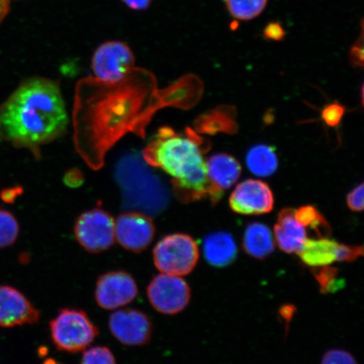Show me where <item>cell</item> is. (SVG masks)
Masks as SVG:
<instances>
[{
  "mask_svg": "<svg viewBox=\"0 0 364 364\" xmlns=\"http://www.w3.org/2000/svg\"><path fill=\"white\" fill-rule=\"evenodd\" d=\"M203 88L202 81L189 75L159 90L152 73L138 68L117 82L81 80L74 107L77 151L89 166L99 170L108 150L122 136L134 133L144 138L145 129L159 109H190L201 98Z\"/></svg>",
  "mask_w": 364,
  "mask_h": 364,
  "instance_id": "1",
  "label": "cell"
},
{
  "mask_svg": "<svg viewBox=\"0 0 364 364\" xmlns=\"http://www.w3.org/2000/svg\"><path fill=\"white\" fill-rule=\"evenodd\" d=\"M65 101L55 82L35 77L22 82L0 108L4 138L16 147L39 154L42 145L65 134Z\"/></svg>",
  "mask_w": 364,
  "mask_h": 364,
  "instance_id": "2",
  "label": "cell"
},
{
  "mask_svg": "<svg viewBox=\"0 0 364 364\" xmlns=\"http://www.w3.org/2000/svg\"><path fill=\"white\" fill-rule=\"evenodd\" d=\"M208 150L207 141L193 129L179 134L170 127H161L144 150L143 156L149 166L161 168L172 177L181 201L192 203L208 198L216 204L223 192L208 178L203 157Z\"/></svg>",
  "mask_w": 364,
  "mask_h": 364,
  "instance_id": "3",
  "label": "cell"
},
{
  "mask_svg": "<svg viewBox=\"0 0 364 364\" xmlns=\"http://www.w3.org/2000/svg\"><path fill=\"white\" fill-rule=\"evenodd\" d=\"M53 343L59 351H84L99 335V330L83 311L63 309L50 322Z\"/></svg>",
  "mask_w": 364,
  "mask_h": 364,
  "instance_id": "4",
  "label": "cell"
},
{
  "mask_svg": "<svg viewBox=\"0 0 364 364\" xmlns=\"http://www.w3.org/2000/svg\"><path fill=\"white\" fill-rule=\"evenodd\" d=\"M153 259L154 266L162 273L179 277L188 275L197 266L199 249L188 235H169L154 247Z\"/></svg>",
  "mask_w": 364,
  "mask_h": 364,
  "instance_id": "5",
  "label": "cell"
},
{
  "mask_svg": "<svg viewBox=\"0 0 364 364\" xmlns=\"http://www.w3.org/2000/svg\"><path fill=\"white\" fill-rule=\"evenodd\" d=\"M75 235L86 252H106L115 242V221L110 213L102 209H92L77 218Z\"/></svg>",
  "mask_w": 364,
  "mask_h": 364,
  "instance_id": "6",
  "label": "cell"
},
{
  "mask_svg": "<svg viewBox=\"0 0 364 364\" xmlns=\"http://www.w3.org/2000/svg\"><path fill=\"white\" fill-rule=\"evenodd\" d=\"M150 304L164 315L183 311L191 300V289L179 276L161 273L150 282L147 288Z\"/></svg>",
  "mask_w": 364,
  "mask_h": 364,
  "instance_id": "7",
  "label": "cell"
},
{
  "mask_svg": "<svg viewBox=\"0 0 364 364\" xmlns=\"http://www.w3.org/2000/svg\"><path fill=\"white\" fill-rule=\"evenodd\" d=\"M134 63V54L129 46L119 41H110L95 50L91 65L95 78L117 82L133 70Z\"/></svg>",
  "mask_w": 364,
  "mask_h": 364,
  "instance_id": "8",
  "label": "cell"
},
{
  "mask_svg": "<svg viewBox=\"0 0 364 364\" xmlns=\"http://www.w3.org/2000/svg\"><path fill=\"white\" fill-rule=\"evenodd\" d=\"M139 294L138 285L129 273L112 271L99 277L95 297L98 306L112 311L133 302Z\"/></svg>",
  "mask_w": 364,
  "mask_h": 364,
  "instance_id": "9",
  "label": "cell"
},
{
  "mask_svg": "<svg viewBox=\"0 0 364 364\" xmlns=\"http://www.w3.org/2000/svg\"><path fill=\"white\" fill-rule=\"evenodd\" d=\"M156 226L152 218L142 213H122L115 221V239L129 252H144L152 243Z\"/></svg>",
  "mask_w": 364,
  "mask_h": 364,
  "instance_id": "10",
  "label": "cell"
},
{
  "mask_svg": "<svg viewBox=\"0 0 364 364\" xmlns=\"http://www.w3.org/2000/svg\"><path fill=\"white\" fill-rule=\"evenodd\" d=\"M109 328L114 338L127 346L146 345L152 338V323L146 314L139 309H120L112 313Z\"/></svg>",
  "mask_w": 364,
  "mask_h": 364,
  "instance_id": "11",
  "label": "cell"
},
{
  "mask_svg": "<svg viewBox=\"0 0 364 364\" xmlns=\"http://www.w3.org/2000/svg\"><path fill=\"white\" fill-rule=\"evenodd\" d=\"M232 210L243 215H261L270 213L274 198L269 186L261 181L249 179L241 182L230 198Z\"/></svg>",
  "mask_w": 364,
  "mask_h": 364,
  "instance_id": "12",
  "label": "cell"
},
{
  "mask_svg": "<svg viewBox=\"0 0 364 364\" xmlns=\"http://www.w3.org/2000/svg\"><path fill=\"white\" fill-rule=\"evenodd\" d=\"M40 313L19 291L10 286H0V326L33 325Z\"/></svg>",
  "mask_w": 364,
  "mask_h": 364,
  "instance_id": "13",
  "label": "cell"
},
{
  "mask_svg": "<svg viewBox=\"0 0 364 364\" xmlns=\"http://www.w3.org/2000/svg\"><path fill=\"white\" fill-rule=\"evenodd\" d=\"M307 229L296 220L293 208L279 213L274 227L275 240L286 253H298L308 239Z\"/></svg>",
  "mask_w": 364,
  "mask_h": 364,
  "instance_id": "14",
  "label": "cell"
},
{
  "mask_svg": "<svg viewBox=\"0 0 364 364\" xmlns=\"http://www.w3.org/2000/svg\"><path fill=\"white\" fill-rule=\"evenodd\" d=\"M203 253L208 264L217 268H223L235 262L238 248L233 236L227 232L218 231L205 237Z\"/></svg>",
  "mask_w": 364,
  "mask_h": 364,
  "instance_id": "15",
  "label": "cell"
},
{
  "mask_svg": "<svg viewBox=\"0 0 364 364\" xmlns=\"http://www.w3.org/2000/svg\"><path fill=\"white\" fill-rule=\"evenodd\" d=\"M195 130L199 134L215 135L218 133L234 134L237 132L235 108L220 106L200 116L195 122Z\"/></svg>",
  "mask_w": 364,
  "mask_h": 364,
  "instance_id": "16",
  "label": "cell"
},
{
  "mask_svg": "<svg viewBox=\"0 0 364 364\" xmlns=\"http://www.w3.org/2000/svg\"><path fill=\"white\" fill-rule=\"evenodd\" d=\"M207 171L211 183L218 190L229 189L240 178L241 166L229 154H218L208 159Z\"/></svg>",
  "mask_w": 364,
  "mask_h": 364,
  "instance_id": "17",
  "label": "cell"
},
{
  "mask_svg": "<svg viewBox=\"0 0 364 364\" xmlns=\"http://www.w3.org/2000/svg\"><path fill=\"white\" fill-rule=\"evenodd\" d=\"M338 242L327 238L307 239L298 252L300 260L309 267L331 266L338 257Z\"/></svg>",
  "mask_w": 364,
  "mask_h": 364,
  "instance_id": "18",
  "label": "cell"
},
{
  "mask_svg": "<svg viewBox=\"0 0 364 364\" xmlns=\"http://www.w3.org/2000/svg\"><path fill=\"white\" fill-rule=\"evenodd\" d=\"M243 248L250 257L263 260L274 252V239L269 228L261 223H252L245 228Z\"/></svg>",
  "mask_w": 364,
  "mask_h": 364,
  "instance_id": "19",
  "label": "cell"
},
{
  "mask_svg": "<svg viewBox=\"0 0 364 364\" xmlns=\"http://www.w3.org/2000/svg\"><path fill=\"white\" fill-rule=\"evenodd\" d=\"M247 165L254 175L267 177L274 174L279 161L274 149L266 144H257L249 150Z\"/></svg>",
  "mask_w": 364,
  "mask_h": 364,
  "instance_id": "20",
  "label": "cell"
},
{
  "mask_svg": "<svg viewBox=\"0 0 364 364\" xmlns=\"http://www.w3.org/2000/svg\"><path fill=\"white\" fill-rule=\"evenodd\" d=\"M294 215L300 224L308 230H311L318 238H327L331 235V226L318 209L311 205L294 209Z\"/></svg>",
  "mask_w": 364,
  "mask_h": 364,
  "instance_id": "21",
  "label": "cell"
},
{
  "mask_svg": "<svg viewBox=\"0 0 364 364\" xmlns=\"http://www.w3.org/2000/svg\"><path fill=\"white\" fill-rule=\"evenodd\" d=\"M268 0H225L230 15L240 21H250L260 16Z\"/></svg>",
  "mask_w": 364,
  "mask_h": 364,
  "instance_id": "22",
  "label": "cell"
},
{
  "mask_svg": "<svg viewBox=\"0 0 364 364\" xmlns=\"http://www.w3.org/2000/svg\"><path fill=\"white\" fill-rule=\"evenodd\" d=\"M311 270L322 294L336 293L344 288V279L339 277L338 268L325 266L314 267Z\"/></svg>",
  "mask_w": 364,
  "mask_h": 364,
  "instance_id": "23",
  "label": "cell"
},
{
  "mask_svg": "<svg viewBox=\"0 0 364 364\" xmlns=\"http://www.w3.org/2000/svg\"><path fill=\"white\" fill-rule=\"evenodd\" d=\"M20 227L11 212L0 208V248L10 247L19 236Z\"/></svg>",
  "mask_w": 364,
  "mask_h": 364,
  "instance_id": "24",
  "label": "cell"
},
{
  "mask_svg": "<svg viewBox=\"0 0 364 364\" xmlns=\"http://www.w3.org/2000/svg\"><path fill=\"white\" fill-rule=\"evenodd\" d=\"M81 364H117L115 357L106 347H95L88 350L82 357Z\"/></svg>",
  "mask_w": 364,
  "mask_h": 364,
  "instance_id": "25",
  "label": "cell"
},
{
  "mask_svg": "<svg viewBox=\"0 0 364 364\" xmlns=\"http://www.w3.org/2000/svg\"><path fill=\"white\" fill-rule=\"evenodd\" d=\"M321 364H358L353 355L343 349H331L322 358Z\"/></svg>",
  "mask_w": 364,
  "mask_h": 364,
  "instance_id": "26",
  "label": "cell"
},
{
  "mask_svg": "<svg viewBox=\"0 0 364 364\" xmlns=\"http://www.w3.org/2000/svg\"><path fill=\"white\" fill-rule=\"evenodd\" d=\"M363 256V247L362 245H348L339 243L336 262H353Z\"/></svg>",
  "mask_w": 364,
  "mask_h": 364,
  "instance_id": "27",
  "label": "cell"
},
{
  "mask_svg": "<svg viewBox=\"0 0 364 364\" xmlns=\"http://www.w3.org/2000/svg\"><path fill=\"white\" fill-rule=\"evenodd\" d=\"M345 109L338 102L332 103L324 108L322 112V119L330 127H336L340 124L343 117Z\"/></svg>",
  "mask_w": 364,
  "mask_h": 364,
  "instance_id": "28",
  "label": "cell"
},
{
  "mask_svg": "<svg viewBox=\"0 0 364 364\" xmlns=\"http://www.w3.org/2000/svg\"><path fill=\"white\" fill-rule=\"evenodd\" d=\"M363 184L354 188L348 196V207L355 212H361L363 209Z\"/></svg>",
  "mask_w": 364,
  "mask_h": 364,
  "instance_id": "29",
  "label": "cell"
},
{
  "mask_svg": "<svg viewBox=\"0 0 364 364\" xmlns=\"http://www.w3.org/2000/svg\"><path fill=\"white\" fill-rule=\"evenodd\" d=\"M350 60L354 66L362 68L363 66V33L360 38L355 43L350 50Z\"/></svg>",
  "mask_w": 364,
  "mask_h": 364,
  "instance_id": "30",
  "label": "cell"
},
{
  "mask_svg": "<svg viewBox=\"0 0 364 364\" xmlns=\"http://www.w3.org/2000/svg\"><path fill=\"white\" fill-rule=\"evenodd\" d=\"M263 34L267 39L281 41L284 38L285 31L279 22H272L267 26Z\"/></svg>",
  "mask_w": 364,
  "mask_h": 364,
  "instance_id": "31",
  "label": "cell"
},
{
  "mask_svg": "<svg viewBox=\"0 0 364 364\" xmlns=\"http://www.w3.org/2000/svg\"><path fill=\"white\" fill-rule=\"evenodd\" d=\"M132 10L142 11L151 6L153 0H122Z\"/></svg>",
  "mask_w": 364,
  "mask_h": 364,
  "instance_id": "32",
  "label": "cell"
},
{
  "mask_svg": "<svg viewBox=\"0 0 364 364\" xmlns=\"http://www.w3.org/2000/svg\"><path fill=\"white\" fill-rule=\"evenodd\" d=\"M21 191L22 190L21 188H14L3 190L1 194H0V198H1L4 202L11 203L15 201L18 196L21 193Z\"/></svg>",
  "mask_w": 364,
  "mask_h": 364,
  "instance_id": "33",
  "label": "cell"
},
{
  "mask_svg": "<svg viewBox=\"0 0 364 364\" xmlns=\"http://www.w3.org/2000/svg\"><path fill=\"white\" fill-rule=\"evenodd\" d=\"M11 0H0V23L3 21L4 18L10 11Z\"/></svg>",
  "mask_w": 364,
  "mask_h": 364,
  "instance_id": "34",
  "label": "cell"
}]
</instances>
